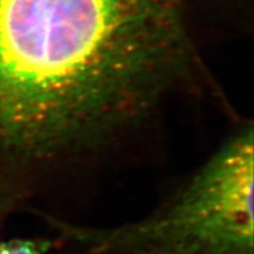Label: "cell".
Masks as SVG:
<instances>
[{
    "label": "cell",
    "mask_w": 254,
    "mask_h": 254,
    "mask_svg": "<svg viewBox=\"0 0 254 254\" xmlns=\"http://www.w3.org/2000/svg\"><path fill=\"white\" fill-rule=\"evenodd\" d=\"M185 53L182 0H0V226L151 163Z\"/></svg>",
    "instance_id": "1"
},
{
    "label": "cell",
    "mask_w": 254,
    "mask_h": 254,
    "mask_svg": "<svg viewBox=\"0 0 254 254\" xmlns=\"http://www.w3.org/2000/svg\"><path fill=\"white\" fill-rule=\"evenodd\" d=\"M252 123L243 124L150 213L112 226L44 219L58 254H254Z\"/></svg>",
    "instance_id": "2"
},
{
    "label": "cell",
    "mask_w": 254,
    "mask_h": 254,
    "mask_svg": "<svg viewBox=\"0 0 254 254\" xmlns=\"http://www.w3.org/2000/svg\"><path fill=\"white\" fill-rule=\"evenodd\" d=\"M56 246L53 236L13 238L0 241V254H52Z\"/></svg>",
    "instance_id": "3"
}]
</instances>
